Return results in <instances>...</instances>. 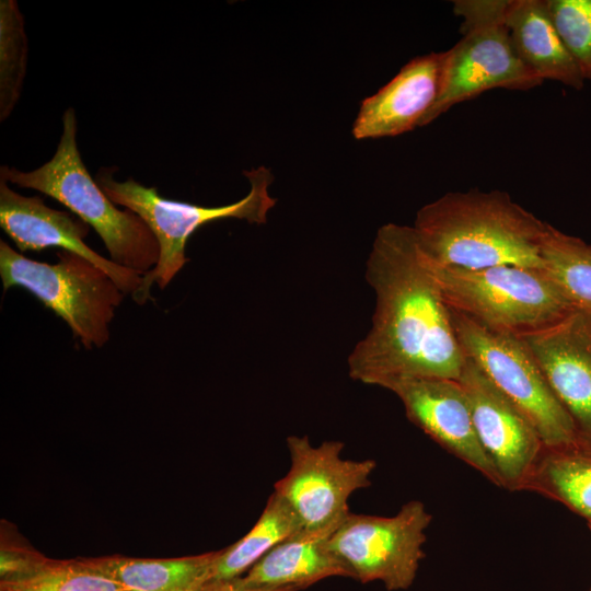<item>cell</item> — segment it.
<instances>
[{
    "mask_svg": "<svg viewBox=\"0 0 591 591\" xmlns=\"http://www.w3.org/2000/svg\"><path fill=\"white\" fill-rule=\"evenodd\" d=\"M287 445L291 465L275 483L274 493L290 506L303 529L340 522L349 512V497L371 485L375 461L343 459L340 441L315 447L306 436H289Z\"/></svg>",
    "mask_w": 591,
    "mask_h": 591,
    "instance_id": "obj_10",
    "label": "cell"
},
{
    "mask_svg": "<svg viewBox=\"0 0 591 591\" xmlns=\"http://www.w3.org/2000/svg\"><path fill=\"white\" fill-rule=\"evenodd\" d=\"M12 591H125L116 581L79 559H50L33 577L0 586Z\"/></svg>",
    "mask_w": 591,
    "mask_h": 591,
    "instance_id": "obj_23",
    "label": "cell"
},
{
    "mask_svg": "<svg viewBox=\"0 0 591 591\" xmlns=\"http://www.w3.org/2000/svg\"><path fill=\"white\" fill-rule=\"evenodd\" d=\"M303 529L290 506L273 493L254 526L241 540L220 549L211 580L245 575L273 548Z\"/></svg>",
    "mask_w": 591,
    "mask_h": 591,
    "instance_id": "obj_20",
    "label": "cell"
},
{
    "mask_svg": "<svg viewBox=\"0 0 591 591\" xmlns=\"http://www.w3.org/2000/svg\"><path fill=\"white\" fill-rule=\"evenodd\" d=\"M508 0H455L461 39L447 50L441 94L424 127L452 106L493 89L528 91L543 83L519 57L506 25Z\"/></svg>",
    "mask_w": 591,
    "mask_h": 591,
    "instance_id": "obj_7",
    "label": "cell"
},
{
    "mask_svg": "<svg viewBox=\"0 0 591 591\" xmlns=\"http://www.w3.org/2000/svg\"><path fill=\"white\" fill-rule=\"evenodd\" d=\"M541 255L543 269L573 309L591 313V245L547 223Z\"/></svg>",
    "mask_w": 591,
    "mask_h": 591,
    "instance_id": "obj_21",
    "label": "cell"
},
{
    "mask_svg": "<svg viewBox=\"0 0 591 591\" xmlns=\"http://www.w3.org/2000/svg\"><path fill=\"white\" fill-rule=\"evenodd\" d=\"M431 513L419 500L403 505L392 517L348 512L327 540L329 551L362 583L382 582L389 591L414 583L425 558Z\"/></svg>",
    "mask_w": 591,
    "mask_h": 591,
    "instance_id": "obj_9",
    "label": "cell"
},
{
    "mask_svg": "<svg viewBox=\"0 0 591 591\" xmlns=\"http://www.w3.org/2000/svg\"><path fill=\"white\" fill-rule=\"evenodd\" d=\"M366 279L375 309L368 334L349 354V376L381 387L405 378L459 380L465 356L413 227L386 223L378 230Z\"/></svg>",
    "mask_w": 591,
    "mask_h": 591,
    "instance_id": "obj_1",
    "label": "cell"
},
{
    "mask_svg": "<svg viewBox=\"0 0 591 591\" xmlns=\"http://www.w3.org/2000/svg\"><path fill=\"white\" fill-rule=\"evenodd\" d=\"M447 51L418 56L373 95L364 99L352 126L356 139L394 137L420 124L438 101Z\"/></svg>",
    "mask_w": 591,
    "mask_h": 591,
    "instance_id": "obj_15",
    "label": "cell"
},
{
    "mask_svg": "<svg viewBox=\"0 0 591 591\" xmlns=\"http://www.w3.org/2000/svg\"><path fill=\"white\" fill-rule=\"evenodd\" d=\"M24 18L15 0L0 1V120H5L20 100L27 66Z\"/></svg>",
    "mask_w": 591,
    "mask_h": 591,
    "instance_id": "obj_22",
    "label": "cell"
},
{
    "mask_svg": "<svg viewBox=\"0 0 591 591\" xmlns=\"http://www.w3.org/2000/svg\"><path fill=\"white\" fill-rule=\"evenodd\" d=\"M384 389L402 402L410 422L442 449L501 487L493 463L480 445L465 393L457 380L405 378Z\"/></svg>",
    "mask_w": 591,
    "mask_h": 591,
    "instance_id": "obj_12",
    "label": "cell"
},
{
    "mask_svg": "<svg viewBox=\"0 0 591 591\" xmlns=\"http://www.w3.org/2000/svg\"><path fill=\"white\" fill-rule=\"evenodd\" d=\"M200 591H299L294 587H257L246 583L242 577L210 580Z\"/></svg>",
    "mask_w": 591,
    "mask_h": 591,
    "instance_id": "obj_26",
    "label": "cell"
},
{
    "mask_svg": "<svg viewBox=\"0 0 591 591\" xmlns=\"http://www.w3.org/2000/svg\"><path fill=\"white\" fill-rule=\"evenodd\" d=\"M340 522L321 529H302L241 577L252 586L299 590L331 577L351 578L349 570L327 547L328 537Z\"/></svg>",
    "mask_w": 591,
    "mask_h": 591,
    "instance_id": "obj_17",
    "label": "cell"
},
{
    "mask_svg": "<svg viewBox=\"0 0 591 591\" xmlns=\"http://www.w3.org/2000/svg\"><path fill=\"white\" fill-rule=\"evenodd\" d=\"M111 167L101 169L95 181L115 204L136 212L155 235L160 258L157 266L142 276L141 286L131 296L138 304L151 298L153 283L164 289L187 263L185 254L189 236L201 225L220 219H242L254 224L267 222L268 211L277 200L268 192L274 176L269 169L259 166L243 174L250 182V190L242 199L220 207H202L175 201L159 195L155 187H147L131 177L118 182Z\"/></svg>",
    "mask_w": 591,
    "mask_h": 591,
    "instance_id": "obj_4",
    "label": "cell"
},
{
    "mask_svg": "<svg viewBox=\"0 0 591 591\" xmlns=\"http://www.w3.org/2000/svg\"><path fill=\"white\" fill-rule=\"evenodd\" d=\"M429 262L448 306L491 332L522 337L575 311L544 269L502 265L471 270Z\"/></svg>",
    "mask_w": 591,
    "mask_h": 591,
    "instance_id": "obj_5",
    "label": "cell"
},
{
    "mask_svg": "<svg viewBox=\"0 0 591 591\" xmlns=\"http://www.w3.org/2000/svg\"><path fill=\"white\" fill-rule=\"evenodd\" d=\"M522 338L570 416L577 441L591 445V313L575 310Z\"/></svg>",
    "mask_w": 591,
    "mask_h": 591,
    "instance_id": "obj_13",
    "label": "cell"
},
{
    "mask_svg": "<svg viewBox=\"0 0 591 591\" xmlns=\"http://www.w3.org/2000/svg\"><path fill=\"white\" fill-rule=\"evenodd\" d=\"M546 224L507 192L470 189L448 193L422 206L413 229L425 254L438 266L543 269Z\"/></svg>",
    "mask_w": 591,
    "mask_h": 591,
    "instance_id": "obj_2",
    "label": "cell"
},
{
    "mask_svg": "<svg viewBox=\"0 0 591 591\" xmlns=\"http://www.w3.org/2000/svg\"><path fill=\"white\" fill-rule=\"evenodd\" d=\"M591 520V445L543 447L522 488Z\"/></svg>",
    "mask_w": 591,
    "mask_h": 591,
    "instance_id": "obj_19",
    "label": "cell"
},
{
    "mask_svg": "<svg viewBox=\"0 0 591 591\" xmlns=\"http://www.w3.org/2000/svg\"><path fill=\"white\" fill-rule=\"evenodd\" d=\"M220 551L175 558L111 555L83 558L125 591H200L211 580Z\"/></svg>",
    "mask_w": 591,
    "mask_h": 591,
    "instance_id": "obj_18",
    "label": "cell"
},
{
    "mask_svg": "<svg viewBox=\"0 0 591 591\" xmlns=\"http://www.w3.org/2000/svg\"><path fill=\"white\" fill-rule=\"evenodd\" d=\"M57 257V264L36 262L0 241L3 288L27 290L67 323L84 348H102L109 340V324L126 294L86 258L63 250Z\"/></svg>",
    "mask_w": 591,
    "mask_h": 591,
    "instance_id": "obj_6",
    "label": "cell"
},
{
    "mask_svg": "<svg viewBox=\"0 0 591 591\" xmlns=\"http://www.w3.org/2000/svg\"><path fill=\"white\" fill-rule=\"evenodd\" d=\"M506 25L519 57L538 78L583 88L586 80L556 30L546 0H508Z\"/></svg>",
    "mask_w": 591,
    "mask_h": 591,
    "instance_id": "obj_16",
    "label": "cell"
},
{
    "mask_svg": "<svg viewBox=\"0 0 591 591\" xmlns=\"http://www.w3.org/2000/svg\"><path fill=\"white\" fill-rule=\"evenodd\" d=\"M450 313L464 356L526 415L544 445L576 442L572 420L524 339L491 332L454 310Z\"/></svg>",
    "mask_w": 591,
    "mask_h": 591,
    "instance_id": "obj_8",
    "label": "cell"
},
{
    "mask_svg": "<svg viewBox=\"0 0 591 591\" xmlns=\"http://www.w3.org/2000/svg\"><path fill=\"white\" fill-rule=\"evenodd\" d=\"M480 445L501 488L522 490L544 443L526 415L468 357L459 378Z\"/></svg>",
    "mask_w": 591,
    "mask_h": 591,
    "instance_id": "obj_11",
    "label": "cell"
},
{
    "mask_svg": "<svg viewBox=\"0 0 591 591\" xmlns=\"http://www.w3.org/2000/svg\"><path fill=\"white\" fill-rule=\"evenodd\" d=\"M62 127L57 150L48 162L28 172L2 165L0 179L58 200L94 229L111 260L146 275L160 258L155 235L136 212L118 209L90 175L77 144L73 108L65 111Z\"/></svg>",
    "mask_w": 591,
    "mask_h": 591,
    "instance_id": "obj_3",
    "label": "cell"
},
{
    "mask_svg": "<svg viewBox=\"0 0 591 591\" xmlns=\"http://www.w3.org/2000/svg\"><path fill=\"white\" fill-rule=\"evenodd\" d=\"M0 227L21 252L57 246L107 273L126 296H132L141 286L140 274L103 257L85 244L88 223L66 211L49 208L39 196L16 193L3 179H0Z\"/></svg>",
    "mask_w": 591,
    "mask_h": 591,
    "instance_id": "obj_14",
    "label": "cell"
},
{
    "mask_svg": "<svg viewBox=\"0 0 591 591\" xmlns=\"http://www.w3.org/2000/svg\"><path fill=\"white\" fill-rule=\"evenodd\" d=\"M49 558L4 529L0 543V586L26 580L40 571Z\"/></svg>",
    "mask_w": 591,
    "mask_h": 591,
    "instance_id": "obj_25",
    "label": "cell"
},
{
    "mask_svg": "<svg viewBox=\"0 0 591 591\" xmlns=\"http://www.w3.org/2000/svg\"><path fill=\"white\" fill-rule=\"evenodd\" d=\"M0 591H12L11 589H8V588H2L0 587Z\"/></svg>",
    "mask_w": 591,
    "mask_h": 591,
    "instance_id": "obj_28",
    "label": "cell"
},
{
    "mask_svg": "<svg viewBox=\"0 0 591 591\" xmlns=\"http://www.w3.org/2000/svg\"><path fill=\"white\" fill-rule=\"evenodd\" d=\"M587 522H588V526H589V529H590V531H591V520H590V521H587ZM588 591H591V586H590V588H589Z\"/></svg>",
    "mask_w": 591,
    "mask_h": 591,
    "instance_id": "obj_27",
    "label": "cell"
},
{
    "mask_svg": "<svg viewBox=\"0 0 591 591\" xmlns=\"http://www.w3.org/2000/svg\"><path fill=\"white\" fill-rule=\"evenodd\" d=\"M549 14L584 80H591V0H546Z\"/></svg>",
    "mask_w": 591,
    "mask_h": 591,
    "instance_id": "obj_24",
    "label": "cell"
}]
</instances>
